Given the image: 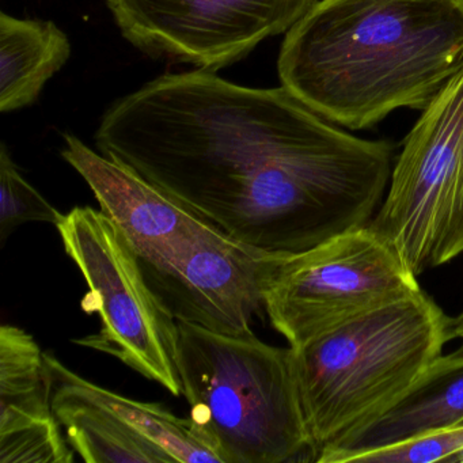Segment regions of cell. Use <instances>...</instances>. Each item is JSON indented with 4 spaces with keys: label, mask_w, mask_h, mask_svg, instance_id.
<instances>
[{
    "label": "cell",
    "mask_w": 463,
    "mask_h": 463,
    "mask_svg": "<svg viewBox=\"0 0 463 463\" xmlns=\"http://www.w3.org/2000/svg\"><path fill=\"white\" fill-rule=\"evenodd\" d=\"M94 140L232 240L279 257L367 226L392 172L389 143L348 134L283 86L203 70L118 99Z\"/></svg>",
    "instance_id": "1"
},
{
    "label": "cell",
    "mask_w": 463,
    "mask_h": 463,
    "mask_svg": "<svg viewBox=\"0 0 463 463\" xmlns=\"http://www.w3.org/2000/svg\"><path fill=\"white\" fill-rule=\"evenodd\" d=\"M463 66V0H317L279 53L281 86L359 131L424 110Z\"/></svg>",
    "instance_id": "2"
},
{
    "label": "cell",
    "mask_w": 463,
    "mask_h": 463,
    "mask_svg": "<svg viewBox=\"0 0 463 463\" xmlns=\"http://www.w3.org/2000/svg\"><path fill=\"white\" fill-rule=\"evenodd\" d=\"M449 340V317L420 288L291 346L313 459L400 400Z\"/></svg>",
    "instance_id": "3"
},
{
    "label": "cell",
    "mask_w": 463,
    "mask_h": 463,
    "mask_svg": "<svg viewBox=\"0 0 463 463\" xmlns=\"http://www.w3.org/2000/svg\"><path fill=\"white\" fill-rule=\"evenodd\" d=\"M177 324L189 420L219 463L289 462L311 452L291 346Z\"/></svg>",
    "instance_id": "4"
},
{
    "label": "cell",
    "mask_w": 463,
    "mask_h": 463,
    "mask_svg": "<svg viewBox=\"0 0 463 463\" xmlns=\"http://www.w3.org/2000/svg\"><path fill=\"white\" fill-rule=\"evenodd\" d=\"M368 226L417 278L463 253V66L403 140Z\"/></svg>",
    "instance_id": "5"
},
{
    "label": "cell",
    "mask_w": 463,
    "mask_h": 463,
    "mask_svg": "<svg viewBox=\"0 0 463 463\" xmlns=\"http://www.w3.org/2000/svg\"><path fill=\"white\" fill-rule=\"evenodd\" d=\"M58 230L64 250L89 287L82 308L101 317L99 332L75 344L116 357L180 395L177 319L151 288L126 235L101 210L91 207L70 211Z\"/></svg>",
    "instance_id": "6"
},
{
    "label": "cell",
    "mask_w": 463,
    "mask_h": 463,
    "mask_svg": "<svg viewBox=\"0 0 463 463\" xmlns=\"http://www.w3.org/2000/svg\"><path fill=\"white\" fill-rule=\"evenodd\" d=\"M420 288L402 257L367 224L284 257L265 289V313L298 348Z\"/></svg>",
    "instance_id": "7"
},
{
    "label": "cell",
    "mask_w": 463,
    "mask_h": 463,
    "mask_svg": "<svg viewBox=\"0 0 463 463\" xmlns=\"http://www.w3.org/2000/svg\"><path fill=\"white\" fill-rule=\"evenodd\" d=\"M317 0H107L124 39L148 55L216 72L287 33Z\"/></svg>",
    "instance_id": "8"
},
{
    "label": "cell",
    "mask_w": 463,
    "mask_h": 463,
    "mask_svg": "<svg viewBox=\"0 0 463 463\" xmlns=\"http://www.w3.org/2000/svg\"><path fill=\"white\" fill-rule=\"evenodd\" d=\"M283 259L248 248L213 227L175 270L145 276L177 321L245 335L265 311V289Z\"/></svg>",
    "instance_id": "9"
},
{
    "label": "cell",
    "mask_w": 463,
    "mask_h": 463,
    "mask_svg": "<svg viewBox=\"0 0 463 463\" xmlns=\"http://www.w3.org/2000/svg\"><path fill=\"white\" fill-rule=\"evenodd\" d=\"M61 156L90 186L102 213L126 235L145 273L172 272L184 253L215 227L74 135H64Z\"/></svg>",
    "instance_id": "10"
},
{
    "label": "cell",
    "mask_w": 463,
    "mask_h": 463,
    "mask_svg": "<svg viewBox=\"0 0 463 463\" xmlns=\"http://www.w3.org/2000/svg\"><path fill=\"white\" fill-rule=\"evenodd\" d=\"M53 414L44 354L29 333L0 327V463H71Z\"/></svg>",
    "instance_id": "11"
},
{
    "label": "cell",
    "mask_w": 463,
    "mask_h": 463,
    "mask_svg": "<svg viewBox=\"0 0 463 463\" xmlns=\"http://www.w3.org/2000/svg\"><path fill=\"white\" fill-rule=\"evenodd\" d=\"M463 424V354H440L383 413L317 455L318 463L354 462L357 455L421 433Z\"/></svg>",
    "instance_id": "12"
},
{
    "label": "cell",
    "mask_w": 463,
    "mask_h": 463,
    "mask_svg": "<svg viewBox=\"0 0 463 463\" xmlns=\"http://www.w3.org/2000/svg\"><path fill=\"white\" fill-rule=\"evenodd\" d=\"M47 378V376H45ZM51 406L71 449L88 463L177 462L109 409L47 378Z\"/></svg>",
    "instance_id": "13"
},
{
    "label": "cell",
    "mask_w": 463,
    "mask_h": 463,
    "mask_svg": "<svg viewBox=\"0 0 463 463\" xmlns=\"http://www.w3.org/2000/svg\"><path fill=\"white\" fill-rule=\"evenodd\" d=\"M71 55L69 37L53 23L0 14V110L36 102Z\"/></svg>",
    "instance_id": "14"
},
{
    "label": "cell",
    "mask_w": 463,
    "mask_h": 463,
    "mask_svg": "<svg viewBox=\"0 0 463 463\" xmlns=\"http://www.w3.org/2000/svg\"><path fill=\"white\" fill-rule=\"evenodd\" d=\"M44 370L47 378L120 416L137 432L166 449L177 462L219 463L218 457L194 432L191 420L175 416L161 403L132 400L99 386L50 354H44Z\"/></svg>",
    "instance_id": "15"
},
{
    "label": "cell",
    "mask_w": 463,
    "mask_h": 463,
    "mask_svg": "<svg viewBox=\"0 0 463 463\" xmlns=\"http://www.w3.org/2000/svg\"><path fill=\"white\" fill-rule=\"evenodd\" d=\"M64 215L21 175L6 146L0 150V240L21 224L44 222L58 227Z\"/></svg>",
    "instance_id": "16"
},
{
    "label": "cell",
    "mask_w": 463,
    "mask_h": 463,
    "mask_svg": "<svg viewBox=\"0 0 463 463\" xmlns=\"http://www.w3.org/2000/svg\"><path fill=\"white\" fill-rule=\"evenodd\" d=\"M463 449V424L421 433L406 440L363 452L354 462L433 463L449 462Z\"/></svg>",
    "instance_id": "17"
},
{
    "label": "cell",
    "mask_w": 463,
    "mask_h": 463,
    "mask_svg": "<svg viewBox=\"0 0 463 463\" xmlns=\"http://www.w3.org/2000/svg\"><path fill=\"white\" fill-rule=\"evenodd\" d=\"M449 338L451 340H455V338L462 340V344L457 351L463 354V311L459 316L449 318Z\"/></svg>",
    "instance_id": "18"
}]
</instances>
